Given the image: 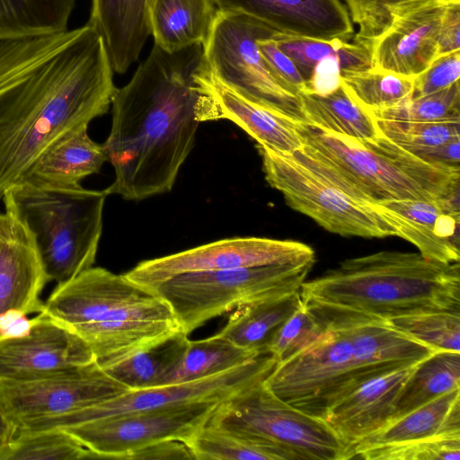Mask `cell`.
Masks as SVG:
<instances>
[{
	"instance_id": "1",
	"label": "cell",
	"mask_w": 460,
	"mask_h": 460,
	"mask_svg": "<svg viewBox=\"0 0 460 460\" xmlns=\"http://www.w3.org/2000/svg\"><path fill=\"white\" fill-rule=\"evenodd\" d=\"M117 88L89 23L0 41V200L53 145L106 113Z\"/></svg>"
},
{
	"instance_id": "2",
	"label": "cell",
	"mask_w": 460,
	"mask_h": 460,
	"mask_svg": "<svg viewBox=\"0 0 460 460\" xmlns=\"http://www.w3.org/2000/svg\"><path fill=\"white\" fill-rule=\"evenodd\" d=\"M207 63L202 44L173 52L154 44L131 80L117 89L102 145L115 171L107 196L142 200L172 189L195 142L198 78Z\"/></svg>"
},
{
	"instance_id": "3",
	"label": "cell",
	"mask_w": 460,
	"mask_h": 460,
	"mask_svg": "<svg viewBox=\"0 0 460 460\" xmlns=\"http://www.w3.org/2000/svg\"><path fill=\"white\" fill-rule=\"evenodd\" d=\"M305 302L388 321L438 311L460 313L459 262L382 251L347 259L300 288Z\"/></svg>"
},
{
	"instance_id": "4",
	"label": "cell",
	"mask_w": 460,
	"mask_h": 460,
	"mask_svg": "<svg viewBox=\"0 0 460 460\" xmlns=\"http://www.w3.org/2000/svg\"><path fill=\"white\" fill-rule=\"evenodd\" d=\"M41 312L81 338L100 366L181 330L151 288L101 267L58 284Z\"/></svg>"
},
{
	"instance_id": "5",
	"label": "cell",
	"mask_w": 460,
	"mask_h": 460,
	"mask_svg": "<svg viewBox=\"0 0 460 460\" xmlns=\"http://www.w3.org/2000/svg\"><path fill=\"white\" fill-rule=\"evenodd\" d=\"M304 166L361 203L412 199L440 200L459 192L460 169L430 164L382 133L356 139L296 122Z\"/></svg>"
},
{
	"instance_id": "6",
	"label": "cell",
	"mask_w": 460,
	"mask_h": 460,
	"mask_svg": "<svg viewBox=\"0 0 460 460\" xmlns=\"http://www.w3.org/2000/svg\"><path fill=\"white\" fill-rule=\"evenodd\" d=\"M104 190L23 182L4 196V210L31 232L49 281L66 282L95 262Z\"/></svg>"
},
{
	"instance_id": "7",
	"label": "cell",
	"mask_w": 460,
	"mask_h": 460,
	"mask_svg": "<svg viewBox=\"0 0 460 460\" xmlns=\"http://www.w3.org/2000/svg\"><path fill=\"white\" fill-rule=\"evenodd\" d=\"M314 262L191 272L147 288L167 303L189 335L238 306L299 292Z\"/></svg>"
},
{
	"instance_id": "8",
	"label": "cell",
	"mask_w": 460,
	"mask_h": 460,
	"mask_svg": "<svg viewBox=\"0 0 460 460\" xmlns=\"http://www.w3.org/2000/svg\"><path fill=\"white\" fill-rule=\"evenodd\" d=\"M207 423L274 444L293 460L354 459L324 420L281 400L263 380L219 402Z\"/></svg>"
},
{
	"instance_id": "9",
	"label": "cell",
	"mask_w": 460,
	"mask_h": 460,
	"mask_svg": "<svg viewBox=\"0 0 460 460\" xmlns=\"http://www.w3.org/2000/svg\"><path fill=\"white\" fill-rule=\"evenodd\" d=\"M323 328L312 344L277 363L263 380L279 398L320 419L337 401L382 376L359 362L341 330Z\"/></svg>"
},
{
	"instance_id": "10",
	"label": "cell",
	"mask_w": 460,
	"mask_h": 460,
	"mask_svg": "<svg viewBox=\"0 0 460 460\" xmlns=\"http://www.w3.org/2000/svg\"><path fill=\"white\" fill-rule=\"evenodd\" d=\"M279 31L247 14L217 11L205 45L212 74L246 97L306 123L299 95L286 89L261 57L257 41Z\"/></svg>"
},
{
	"instance_id": "11",
	"label": "cell",
	"mask_w": 460,
	"mask_h": 460,
	"mask_svg": "<svg viewBox=\"0 0 460 460\" xmlns=\"http://www.w3.org/2000/svg\"><path fill=\"white\" fill-rule=\"evenodd\" d=\"M268 183L293 209L325 230L343 236H398L396 229L372 205L349 197L293 156L259 146Z\"/></svg>"
},
{
	"instance_id": "12",
	"label": "cell",
	"mask_w": 460,
	"mask_h": 460,
	"mask_svg": "<svg viewBox=\"0 0 460 460\" xmlns=\"http://www.w3.org/2000/svg\"><path fill=\"white\" fill-rule=\"evenodd\" d=\"M277 364L270 353L219 374L194 381L129 390L123 394L82 410L20 429L38 431L64 429L112 416L160 410L199 402H221L264 380Z\"/></svg>"
},
{
	"instance_id": "13",
	"label": "cell",
	"mask_w": 460,
	"mask_h": 460,
	"mask_svg": "<svg viewBox=\"0 0 460 460\" xmlns=\"http://www.w3.org/2000/svg\"><path fill=\"white\" fill-rule=\"evenodd\" d=\"M128 391L95 361L41 377L0 379V409L17 430L101 403Z\"/></svg>"
},
{
	"instance_id": "14",
	"label": "cell",
	"mask_w": 460,
	"mask_h": 460,
	"mask_svg": "<svg viewBox=\"0 0 460 460\" xmlns=\"http://www.w3.org/2000/svg\"><path fill=\"white\" fill-rule=\"evenodd\" d=\"M219 402H199L112 416L64 428L96 458L128 459L135 451L166 439L189 443Z\"/></svg>"
},
{
	"instance_id": "15",
	"label": "cell",
	"mask_w": 460,
	"mask_h": 460,
	"mask_svg": "<svg viewBox=\"0 0 460 460\" xmlns=\"http://www.w3.org/2000/svg\"><path fill=\"white\" fill-rule=\"evenodd\" d=\"M307 261H315V252L304 243L264 237H234L143 261L125 274L130 279L149 287L191 272Z\"/></svg>"
},
{
	"instance_id": "16",
	"label": "cell",
	"mask_w": 460,
	"mask_h": 460,
	"mask_svg": "<svg viewBox=\"0 0 460 460\" xmlns=\"http://www.w3.org/2000/svg\"><path fill=\"white\" fill-rule=\"evenodd\" d=\"M450 0H409L391 12L386 29L369 44L372 67L415 77L438 57L441 20Z\"/></svg>"
},
{
	"instance_id": "17",
	"label": "cell",
	"mask_w": 460,
	"mask_h": 460,
	"mask_svg": "<svg viewBox=\"0 0 460 460\" xmlns=\"http://www.w3.org/2000/svg\"><path fill=\"white\" fill-rule=\"evenodd\" d=\"M29 332L0 338V379H29L68 371L95 362L86 343L44 313Z\"/></svg>"
},
{
	"instance_id": "18",
	"label": "cell",
	"mask_w": 460,
	"mask_h": 460,
	"mask_svg": "<svg viewBox=\"0 0 460 460\" xmlns=\"http://www.w3.org/2000/svg\"><path fill=\"white\" fill-rule=\"evenodd\" d=\"M197 119L200 122L227 119L257 141L258 146L292 154L302 147L296 120L246 97L218 80L208 63L199 75Z\"/></svg>"
},
{
	"instance_id": "19",
	"label": "cell",
	"mask_w": 460,
	"mask_h": 460,
	"mask_svg": "<svg viewBox=\"0 0 460 460\" xmlns=\"http://www.w3.org/2000/svg\"><path fill=\"white\" fill-rule=\"evenodd\" d=\"M372 207L425 258L459 262V192L440 200L388 199Z\"/></svg>"
},
{
	"instance_id": "20",
	"label": "cell",
	"mask_w": 460,
	"mask_h": 460,
	"mask_svg": "<svg viewBox=\"0 0 460 460\" xmlns=\"http://www.w3.org/2000/svg\"><path fill=\"white\" fill-rule=\"evenodd\" d=\"M219 11L252 16L290 35L350 40L355 36L349 12L341 0H214Z\"/></svg>"
},
{
	"instance_id": "21",
	"label": "cell",
	"mask_w": 460,
	"mask_h": 460,
	"mask_svg": "<svg viewBox=\"0 0 460 460\" xmlns=\"http://www.w3.org/2000/svg\"><path fill=\"white\" fill-rule=\"evenodd\" d=\"M48 282L31 232L10 212L0 213V315L11 310L40 314Z\"/></svg>"
},
{
	"instance_id": "22",
	"label": "cell",
	"mask_w": 460,
	"mask_h": 460,
	"mask_svg": "<svg viewBox=\"0 0 460 460\" xmlns=\"http://www.w3.org/2000/svg\"><path fill=\"white\" fill-rule=\"evenodd\" d=\"M415 366L366 382L329 407L322 420L353 449L392 420L400 391Z\"/></svg>"
},
{
	"instance_id": "23",
	"label": "cell",
	"mask_w": 460,
	"mask_h": 460,
	"mask_svg": "<svg viewBox=\"0 0 460 460\" xmlns=\"http://www.w3.org/2000/svg\"><path fill=\"white\" fill-rule=\"evenodd\" d=\"M155 0H92L88 23L101 35L113 72L123 74L138 59L151 34Z\"/></svg>"
},
{
	"instance_id": "24",
	"label": "cell",
	"mask_w": 460,
	"mask_h": 460,
	"mask_svg": "<svg viewBox=\"0 0 460 460\" xmlns=\"http://www.w3.org/2000/svg\"><path fill=\"white\" fill-rule=\"evenodd\" d=\"M460 436V388L452 390L397 418L358 443L357 453L441 437Z\"/></svg>"
},
{
	"instance_id": "25",
	"label": "cell",
	"mask_w": 460,
	"mask_h": 460,
	"mask_svg": "<svg viewBox=\"0 0 460 460\" xmlns=\"http://www.w3.org/2000/svg\"><path fill=\"white\" fill-rule=\"evenodd\" d=\"M87 129H78L48 149L24 182L74 187L81 185L85 177L98 172L107 157L102 145L89 137Z\"/></svg>"
},
{
	"instance_id": "26",
	"label": "cell",
	"mask_w": 460,
	"mask_h": 460,
	"mask_svg": "<svg viewBox=\"0 0 460 460\" xmlns=\"http://www.w3.org/2000/svg\"><path fill=\"white\" fill-rule=\"evenodd\" d=\"M217 11L214 0H155L150 12L155 44L168 52L205 46Z\"/></svg>"
},
{
	"instance_id": "27",
	"label": "cell",
	"mask_w": 460,
	"mask_h": 460,
	"mask_svg": "<svg viewBox=\"0 0 460 460\" xmlns=\"http://www.w3.org/2000/svg\"><path fill=\"white\" fill-rule=\"evenodd\" d=\"M301 303L299 291L238 306L218 334L242 349L268 353L269 342Z\"/></svg>"
},
{
	"instance_id": "28",
	"label": "cell",
	"mask_w": 460,
	"mask_h": 460,
	"mask_svg": "<svg viewBox=\"0 0 460 460\" xmlns=\"http://www.w3.org/2000/svg\"><path fill=\"white\" fill-rule=\"evenodd\" d=\"M188 334L182 330L119 360L101 366L128 390L160 386L181 358Z\"/></svg>"
},
{
	"instance_id": "29",
	"label": "cell",
	"mask_w": 460,
	"mask_h": 460,
	"mask_svg": "<svg viewBox=\"0 0 460 460\" xmlns=\"http://www.w3.org/2000/svg\"><path fill=\"white\" fill-rule=\"evenodd\" d=\"M299 97L305 124L356 139H373L381 133L376 118L360 106L341 84L324 96L302 93Z\"/></svg>"
},
{
	"instance_id": "30",
	"label": "cell",
	"mask_w": 460,
	"mask_h": 460,
	"mask_svg": "<svg viewBox=\"0 0 460 460\" xmlns=\"http://www.w3.org/2000/svg\"><path fill=\"white\" fill-rule=\"evenodd\" d=\"M76 0H0V41L67 31Z\"/></svg>"
},
{
	"instance_id": "31",
	"label": "cell",
	"mask_w": 460,
	"mask_h": 460,
	"mask_svg": "<svg viewBox=\"0 0 460 460\" xmlns=\"http://www.w3.org/2000/svg\"><path fill=\"white\" fill-rule=\"evenodd\" d=\"M458 388L460 352L436 351L416 364L400 391L392 420Z\"/></svg>"
},
{
	"instance_id": "32",
	"label": "cell",
	"mask_w": 460,
	"mask_h": 460,
	"mask_svg": "<svg viewBox=\"0 0 460 460\" xmlns=\"http://www.w3.org/2000/svg\"><path fill=\"white\" fill-rule=\"evenodd\" d=\"M261 354L242 349L217 333L199 340H189L177 365L167 375L164 385L194 381L243 365Z\"/></svg>"
},
{
	"instance_id": "33",
	"label": "cell",
	"mask_w": 460,
	"mask_h": 460,
	"mask_svg": "<svg viewBox=\"0 0 460 460\" xmlns=\"http://www.w3.org/2000/svg\"><path fill=\"white\" fill-rule=\"evenodd\" d=\"M274 40L293 61L305 83L310 78L315 64L331 56L339 58L341 71L372 67L370 49L358 42L349 43L340 39L318 40L282 32H279Z\"/></svg>"
},
{
	"instance_id": "34",
	"label": "cell",
	"mask_w": 460,
	"mask_h": 460,
	"mask_svg": "<svg viewBox=\"0 0 460 460\" xmlns=\"http://www.w3.org/2000/svg\"><path fill=\"white\" fill-rule=\"evenodd\" d=\"M195 460H293L283 448L207 423L188 443Z\"/></svg>"
},
{
	"instance_id": "35",
	"label": "cell",
	"mask_w": 460,
	"mask_h": 460,
	"mask_svg": "<svg viewBox=\"0 0 460 460\" xmlns=\"http://www.w3.org/2000/svg\"><path fill=\"white\" fill-rule=\"evenodd\" d=\"M413 78L374 67L341 72V85L367 111L389 108L411 97Z\"/></svg>"
},
{
	"instance_id": "36",
	"label": "cell",
	"mask_w": 460,
	"mask_h": 460,
	"mask_svg": "<svg viewBox=\"0 0 460 460\" xmlns=\"http://www.w3.org/2000/svg\"><path fill=\"white\" fill-rule=\"evenodd\" d=\"M96 459L94 454L63 429L16 431L0 460Z\"/></svg>"
},
{
	"instance_id": "37",
	"label": "cell",
	"mask_w": 460,
	"mask_h": 460,
	"mask_svg": "<svg viewBox=\"0 0 460 460\" xmlns=\"http://www.w3.org/2000/svg\"><path fill=\"white\" fill-rule=\"evenodd\" d=\"M393 328L435 351L460 352V313L438 311L386 321Z\"/></svg>"
},
{
	"instance_id": "38",
	"label": "cell",
	"mask_w": 460,
	"mask_h": 460,
	"mask_svg": "<svg viewBox=\"0 0 460 460\" xmlns=\"http://www.w3.org/2000/svg\"><path fill=\"white\" fill-rule=\"evenodd\" d=\"M378 119L434 122L460 121V84L428 95L408 98L389 108L368 111Z\"/></svg>"
},
{
	"instance_id": "39",
	"label": "cell",
	"mask_w": 460,
	"mask_h": 460,
	"mask_svg": "<svg viewBox=\"0 0 460 460\" xmlns=\"http://www.w3.org/2000/svg\"><path fill=\"white\" fill-rule=\"evenodd\" d=\"M376 119L385 137L412 154L460 138L459 120L421 122Z\"/></svg>"
},
{
	"instance_id": "40",
	"label": "cell",
	"mask_w": 460,
	"mask_h": 460,
	"mask_svg": "<svg viewBox=\"0 0 460 460\" xmlns=\"http://www.w3.org/2000/svg\"><path fill=\"white\" fill-rule=\"evenodd\" d=\"M323 328L302 299L301 305L279 327L266 351L280 363L312 344Z\"/></svg>"
},
{
	"instance_id": "41",
	"label": "cell",
	"mask_w": 460,
	"mask_h": 460,
	"mask_svg": "<svg viewBox=\"0 0 460 460\" xmlns=\"http://www.w3.org/2000/svg\"><path fill=\"white\" fill-rule=\"evenodd\" d=\"M355 458L366 460H459L460 436L441 437L402 445L372 447L357 453Z\"/></svg>"
},
{
	"instance_id": "42",
	"label": "cell",
	"mask_w": 460,
	"mask_h": 460,
	"mask_svg": "<svg viewBox=\"0 0 460 460\" xmlns=\"http://www.w3.org/2000/svg\"><path fill=\"white\" fill-rule=\"evenodd\" d=\"M352 22L359 28L354 42L369 49L370 42L389 25L391 12L409 0H344Z\"/></svg>"
},
{
	"instance_id": "43",
	"label": "cell",
	"mask_w": 460,
	"mask_h": 460,
	"mask_svg": "<svg viewBox=\"0 0 460 460\" xmlns=\"http://www.w3.org/2000/svg\"><path fill=\"white\" fill-rule=\"evenodd\" d=\"M460 77V50L438 57L421 74L413 78L411 98L441 91Z\"/></svg>"
},
{
	"instance_id": "44",
	"label": "cell",
	"mask_w": 460,
	"mask_h": 460,
	"mask_svg": "<svg viewBox=\"0 0 460 460\" xmlns=\"http://www.w3.org/2000/svg\"><path fill=\"white\" fill-rule=\"evenodd\" d=\"M274 38L259 40L258 49L280 84L291 93L299 95L305 92V83L293 61L279 48Z\"/></svg>"
},
{
	"instance_id": "45",
	"label": "cell",
	"mask_w": 460,
	"mask_h": 460,
	"mask_svg": "<svg viewBox=\"0 0 460 460\" xmlns=\"http://www.w3.org/2000/svg\"><path fill=\"white\" fill-rule=\"evenodd\" d=\"M341 65L336 56H331L319 60L305 82L304 93L320 96L330 94L341 84Z\"/></svg>"
},
{
	"instance_id": "46",
	"label": "cell",
	"mask_w": 460,
	"mask_h": 460,
	"mask_svg": "<svg viewBox=\"0 0 460 460\" xmlns=\"http://www.w3.org/2000/svg\"><path fill=\"white\" fill-rule=\"evenodd\" d=\"M127 460H195L187 443L166 439L132 453Z\"/></svg>"
},
{
	"instance_id": "47",
	"label": "cell",
	"mask_w": 460,
	"mask_h": 460,
	"mask_svg": "<svg viewBox=\"0 0 460 460\" xmlns=\"http://www.w3.org/2000/svg\"><path fill=\"white\" fill-rule=\"evenodd\" d=\"M460 50V0H450L441 20L438 57Z\"/></svg>"
},
{
	"instance_id": "48",
	"label": "cell",
	"mask_w": 460,
	"mask_h": 460,
	"mask_svg": "<svg viewBox=\"0 0 460 460\" xmlns=\"http://www.w3.org/2000/svg\"><path fill=\"white\" fill-rule=\"evenodd\" d=\"M413 155L430 164L460 169V138Z\"/></svg>"
},
{
	"instance_id": "49",
	"label": "cell",
	"mask_w": 460,
	"mask_h": 460,
	"mask_svg": "<svg viewBox=\"0 0 460 460\" xmlns=\"http://www.w3.org/2000/svg\"><path fill=\"white\" fill-rule=\"evenodd\" d=\"M34 318L22 312L11 310L0 315V338L19 336L30 332Z\"/></svg>"
},
{
	"instance_id": "50",
	"label": "cell",
	"mask_w": 460,
	"mask_h": 460,
	"mask_svg": "<svg viewBox=\"0 0 460 460\" xmlns=\"http://www.w3.org/2000/svg\"><path fill=\"white\" fill-rule=\"evenodd\" d=\"M16 429L13 425L6 419L4 414L0 409V453L12 440Z\"/></svg>"
}]
</instances>
